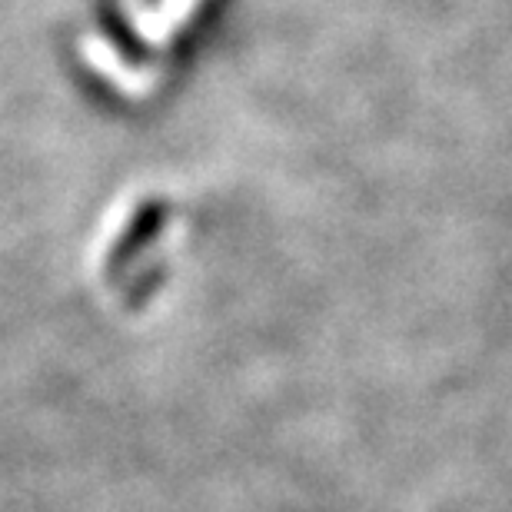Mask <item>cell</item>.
Instances as JSON below:
<instances>
[{
  "label": "cell",
  "instance_id": "6da1fadb",
  "mask_svg": "<svg viewBox=\"0 0 512 512\" xmlns=\"http://www.w3.org/2000/svg\"><path fill=\"white\" fill-rule=\"evenodd\" d=\"M160 230V210L157 207H147L140 213L137 220L130 223V230L124 233V237L117 240V247H114V256H110V270H114V266H124L133 253H137L143 243H147L153 233Z\"/></svg>",
  "mask_w": 512,
  "mask_h": 512
}]
</instances>
